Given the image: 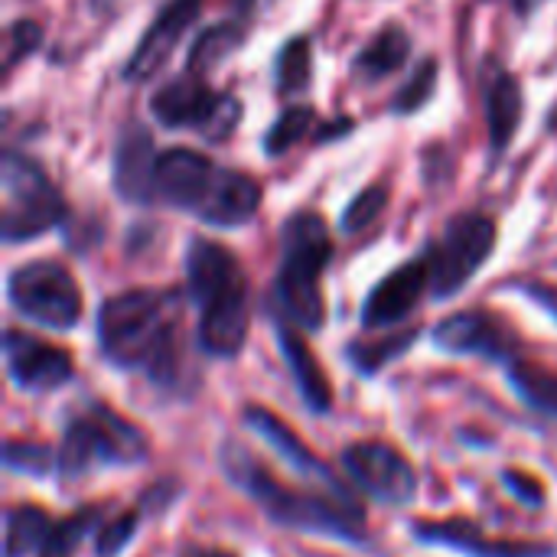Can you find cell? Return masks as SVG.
I'll list each match as a JSON object with an SVG mask.
<instances>
[{"label": "cell", "instance_id": "obj_1", "mask_svg": "<svg viewBox=\"0 0 557 557\" xmlns=\"http://www.w3.org/2000/svg\"><path fill=\"white\" fill-rule=\"evenodd\" d=\"M219 467L225 480L242 490L274 525L317 535V539H333L346 545H362L369 539V522L359 503L346 493L333 490H294L284 486L255 454L238 444V441H222L219 447Z\"/></svg>", "mask_w": 557, "mask_h": 557}, {"label": "cell", "instance_id": "obj_2", "mask_svg": "<svg viewBox=\"0 0 557 557\" xmlns=\"http://www.w3.org/2000/svg\"><path fill=\"white\" fill-rule=\"evenodd\" d=\"M176 294L170 290H124L98 310L101 356L124 372H140L153 385L170 388L180 382L176 343Z\"/></svg>", "mask_w": 557, "mask_h": 557}, {"label": "cell", "instance_id": "obj_3", "mask_svg": "<svg viewBox=\"0 0 557 557\" xmlns=\"http://www.w3.org/2000/svg\"><path fill=\"white\" fill-rule=\"evenodd\" d=\"M186 287L199 307V346L212 359H235L248 339V281L238 258L209 238L186 251Z\"/></svg>", "mask_w": 557, "mask_h": 557}, {"label": "cell", "instance_id": "obj_4", "mask_svg": "<svg viewBox=\"0 0 557 557\" xmlns=\"http://www.w3.org/2000/svg\"><path fill=\"white\" fill-rule=\"evenodd\" d=\"M333 255L330 228L317 212H297L284 225V258L274 281L277 304L290 323L307 333H317L326 323L323 300V271Z\"/></svg>", "mask_w": 557, "mask_h": 557}, {"label": "cell", "instance_id": "obj_5", "mask_svg": "<svg viewBox=\"0 0 557 557\" xmlns=\"http://www.w3.org/2000/svg\"><path fill=\"white\" fill-rule=\"evenodd\" d=\"M55 454V476L62 483H78L101 467H140L150 454V444L137 424H131L108 405L91 401L65 424Z\"/></svg>", "mask_w": 557, "mask_h": 557}, {"label": "cell", "instance_id": "obj_6", "mask_svg": "<svg viewBox=\"0 0 557 557\" xmlns=\"http://www.w3.org/2000/svg\"><path fill=\"white\" fill-rule=\"evenodd\" d=\"M3 242H29L49 232L65 215V199L49 183L39 163L20 153L3 157Z\"/></svg>", "mask_w": 557, "mask_h": 557}, {"label": "cell", "instance_id": "obj_7", "mask_svg": "<svg viewBox=\"0 0 557 557\" xmlns=\"http://www.w3.org/2000/svg\"><path fill=\"white\" fill-rule=\"evenodd\" d=\"M10 307L46 330H72L82 317V290L55 261H26L7 277Z\"/></svg>", "mask_w": 557, "mask_h": 557}, {"label": "cell", "instance_id": "obj_8", "mask_svg": "<svg viewBox=\"0 0 557 557\" xmlns=\"http://www.w3.org/2000/svg\"><path fill=\"white\" fill-rule=\"evenodd\" d=\"M493 248H496V225H493V219H486L480 212L457 215L447 225L444 242L434 251H428V261H431V294L437 300H447V297L460 294L467 287V281H473L476 271L486 264Z\"/></svg>", "mask_w": 557, "mask_h": 557}, {"label": "cell", "instance_id": "obj_9", "mask_svg": "<svg viewBox=\"0 0 557 557\" xmlns=\"http://www.w3.org/2000/svg\"><path fill=\"white\" fill-rule=\"evenodd\" d=\"M150 111L163 127H196L199 134L222 140L242 117V104L232 95L212 91L199 75L173 78L153 91Z\"/></svg>", "mask_w": 557, "mask_h": 557}, {"label": "cell", "instance_id": "obj_10", "mask_svg": "<svg viewBox=\"0 0 557 557\" xmlns=\"http://www.w3.org/2000/svg\"><path fill=\"white\" fill-rule=\"evenodd\" d=\"M349 480L382 506H408L418 496V473L405 454L379 441H359L343 450Z\"/></svg>", "mask_w": 557, "mask_h": 557}, {"label": "cell", "instance_id": "obj_11", "mask_svg": "<svg viewBox=\"0 0 557 557\" xmlns=\"http://www.w3.org/2000/svg\"><path fill=\"white\" fill-rule=\"evenodd\" d=\"M3 362H7V375L20 392L29 395H46L55 392L62 385L72 382L75 366L72 356L52 343H42L29 333L20 330H7L3 333Z\"/></svg>", "mask_w": 557, "mask_h": 557}, {"label": "cell", "instance_id": "obj_12", "mask_svg": "<svg viewBox=\"0 0 557 557\" xmlns=\"http://www.w3.org/2000/svg\"><path fill=\"white\" fill-rule=\"evenodd\" d=\"M411 535L418 545L444 548L463 557H555L557 552L545 542H506L490 539L476 522L470 519H421L411 522Z\"/></svg>", "mask_w": 557, "mask_h": 557}, {"label": "cell", "instance_id": "obj_13", "mask_svg": "<svg viewBox=\"0 0 557 557\" xmlns=\"http://www.w3.org/2000/svg\"><path fill=\"white\" fill-rule=\"evenodd\" d=\"M434 346L450 356H483L493 362H512L519 339L516 333L483 310H463L434 326Z\"/></svg>", "mask_w": 557, "mask_h": 557}, {"label": "cell", "instance_id": "obj_14", "mask_svg": "<svg viewBox=\"0 0 557 557\" xmlns=\"http://www.w3.org/2000/svg\"><path fill=\"white\" fill-rule=\"evenodd\" d=\"M215 173H219V166H212L209 157L186 150V147H170V150L157 153V163H153L157 199H163L176 209L199 212L212 189Z\"/></svg>", "mask_w": 557, "mask_h": 557}, {"label": "cell", "instance_id": "obj_15", "mask_svg": "<svg viewBox=\"0 0 557 557\" xmlns=\"http://www.w3.org/2000/svg\"><path fill=\"white\" fill-rule=\"evenodd\" d=\"M428 287H431V261H428V255L395 268L366 297V304H362V326L385 330V326L401 323L418 307V300L424 297Z\"/></svg>", "mask_w": 557, "mask_h": 557}, {"label": "cell", "instance_id": "obj_16", "mask_svg": "<svg viewBox=\"0 0 557 557\" xmlns=\"http://www.w3.org/2000/svg\"><path fill=\"white\" fill-rule=\"evenodd\" d=\"M245 424L287 463V467H294L300 476H307L313 486H320V490H333V493H343L346 486L339 483V476L300 441V434L297 431H290L274 411H268V408H261V405H248L245 408Z\"/></svg>", "mask_w": 557, "mask_h": 557}, {"label": "cell", "instance_id": "obj_17", "mask_svg": "<svg viewBox=\"0 0 557 557\" xmlns=\"http://www.w3.org/2000/svg\"><path fill=\"white\" fill-rule=\"evenodd\" d=\"M199 10H202V0H170L153 16V23L147 26V33L140 36L137 49L131 52V62H127L124 75L134 78V82L150 78L170 59V52L176 49L180 36L196 23Z\"/></svg>", "mask_w": 557, "mask_h": 557}, {"label": "cell", "instance_id": "obj_18", "mask_svg": "<svg viewBox=\"0 0 557 557\" xmlns=\"http://www.w3.org/2000/svg\"><path fill=\"white\" fill-rule=\"evenodd\" d=\"M261 206V186L248 176V173H235V170H219L212 180V189L202 202V209L196 212L202 222L219 225V228H235L255 219Z\"/></svg>", "mask_w": 557, "mask_h": 557}, {"label": "cell", "instance_id": "obj_19", "mask_svg": "<svg viewBox=\"0 0 557 557\" xmlns=\"http://www.w3.org/2000/svg\"><path fill=\"white\" fill-rule=\"evenodd\" d=\"M153 144L140 127L124 131L117 150H114V186L127 202L150 206L157 202V186H153Z\"/></svg>", "mask_w": 557, "mask_h": 557}, {"label": "cell", "instance_id": "obj_20", "mask_svg": "<svg viewBox=\"0 0 557 557\" xmlns=\"http://www.w3.org/2000/svg\"><path fill=\"white\" fill-rule=\"evenodd\" d=\"M277 343H281L284 362H287V369L294 375V385H297L304 405L313 414H326L330 405H333V388H330V379H326L323 366L310 352V346L294 330H287V323H277Z\"/></svg>", "mask_w": 557, "mask_h": 557}, {"label": "cell", "instance_id": "obj_21", "mask_svg": "<svg viewBox=\"0 0 557 557\" xmlns=\"http://www.w3.org/2000/svg\"><path fill=\"white\" fill-rule=\"evenodd\" d=\"M486 121H490L493 150H506L522 121V91L506 69H496L486 78Z\"/></svg>", "mask_w": 557, "mask_h": 557}, {"label": "cell", "instance_id": "obj_22", "mask_svg": "<svg viewBox=\"0 0 557 557\" xmlns=\"http://www.w3.org/2000/svg\"><path fill=\"white\" fill-rule=\"evenodd\" d=\"M408 52H411L408 33H405L401 26L388 23V26L379 29V33L362 46V52L356 55V72H359L362 78H369V82H379V78L398 72V69L405 65Z\"/></svg>", "mask_w": 557, "mask_h": 557}, {"label": "cell", "instance_id": "obj_23", "mask_svg": "<svg viewBox=\"0 0 557 557\" xmlns=\"http://www.w3.org/2000/svg\"><path fill=\"white\" fill-rule=\"evenodd\" d=\"M506 375L512 392L539 414H548L557 421V372L545 369L539 362H525V359H512L506 362Z\"/></svg>", "mask_w": 557, "mask_h": 557}, {"label": "cell", "instance_id": "obj_24", "mask_svg": "<svg viewBox=\"0 0 557 557\" xmlns=\"http://www.w3.org/2000/svg\"><path fill=\"white\" fill-rule=\"evenodd\" d=\"M52 519L39 506H13L3 516V557H26L39 552L52 532Z\"/></svg>", "mask_w": 557, "mask_h": 557}, {"label": "cell", "instance_id": "obj_25", "mask_svg": "<svg viewBox=\"0 0 557 557\" xmlns=\"http://www.w3.org/2000/svg\"><path fill=\"white\" fill-rule=\"evenodd\" d=\"M238 39H242V33H238L235 23H215V26H209V29L193 42V49H189V55H186V72H189V75H206V72H212L215 65H222V62L228 59V52L238 46Z\"/></svg>", "mask_w": 557, "mask_h": 557}, {"label": "cell", "instance_id": "obj_26", "mask_svg": "<svg viewBox=\"0 0 557 557\" xmlns=\"http://www.w3.org/2000/svg\"><path fill=\"white\" fill-rule=\"evenodd\" d=\"M98 522H101L98 506H88V509H82V512L55 522L52 532H49V539H46V545L39 548V557H72L75 548L85 542V535L98 532Z\"/></svg>", "mask_w": 557, "mask_h": 557}, {"label": "cell", "instance_id": "obj_27", "mask_svg": "<svg viewBox=\"0 0 557 557\" xmlns=\"http://www.w3.org/2000/svg\"><path fill=\"white\" fill-rule=\"evenodd\" d=\"M3 467L33 480H46L59 467V454L36 441H7L3 447Z\"/></svg>", "mask_w": 557, "mask_h": 557}, {"label": "cell", "instance_id": "obj_28", "mask_svg": "<svg viewBox=\"0 0 557 557\" xmlns=\"http://www.w3.org/2000/svg\"><path fill=\"white\" fill-rule=\"evenodd\" d=\"M313 131V111L310 108H287L268 131L264 137V153L268 157H281L287 150H294L307 134Z\"/></svg>", "mask_w": 557, "mask_h": 557}, {"label": "cell", "instance_id": "obj_29", "mask_svg": "<svg viewBox=\"0 0 557 557\" xmlns=\"http://www.w3.org/2000/svg\"><path fill=\"white\" fill-rule=\"evenodd\" d=\"M414 339H418V333L408 330V333L392 336V339H382V343H352L349 346V362L356 366L359 375H375L382 366H388L392 359H398Z\"/></svg>", "mask_w": 557, "mask_h": 557}, {"label": "cell", "instance_id": "obj_30", "mask_svg": "<svg viewBox=\"0 0 557 557\" xmlns=\"http://www.w3.org/2000/svg\"><path fill=\"white\" fill-rule=\"evenodd\" d=\"M434 88H437V62H434V59H424V62L411 72V78L395 91L392 111H395V114H414V111H421V108L431 101Z\"/></svg>", "mask_w": 557, "mask_h": 557}, {"label": "cell", "instance_id": "obj_31", "mask_svg": "<svg viewBox=\"0 0 557 557\" xmlns=\"http://www.w3.org/2000/svg\"><path fill=\"white\" fill-rule=\"evenodd\" d=\"M307 85H310V46L304 36H297L277 55V88L304 91Z\"/></svg>", "mask_w": 557, "mask_h": 557}, {"label": "cell", "instance_id": "obj_32", "mask_svg": "<svg viewBox=\"0 0 557 557\" xmlns=\"http://www.w3.org/2000/svg\"><path fill=\"white\" fill-rule=\"evenodd\" d=\"M385 206H388V189H385V186H369V189H362V193L346 206V212H343V222H339L343 235H356V232H366L369 225H375L379 215L385 212Z\"/></svg>", "mask_w": 557, "mask_h": 557}, {"label": "cell", "instance_id": "obj_33", "mask_svg": "<svg viewBox=\"0 0 557 557\" xmlns=\"http://www.w3.org/2000/svg\"><path fill=\"white\" fill-rule=\"evenodd\" d=\"M137 525H140V512H137V509H134V512H121V516L101 522L98 532H95V557L121 555V552L131 545Z\"/></svg>", "mask_w": 557, "mask_h": 557}, {"label": "cell", "instance_id": "obj_34", "mask_svg": "<svg viewBox=\"0 0 557 557\" xmlns=\"http://www.w3.org/2000/svg\"><path fill=\"white\" fill-rule=\"evenodd\" d=\"M42 42V29L33 20H16L10 26V46H7V69H13L20 59H26Z\"/></svg>", "mask_w": 557, "mask_h": 557}, {"label": "cell", "instance_id": "obj_35", "mask_svg": "<svg viewBox=\"0 0 557 557\" xmlns=\"http://www.w3.org/2000/svg\"><path fill=\"white\" fill-rule=\"evenodd\" d=\"M503 486H506L516 499H522L525 506H532V509H539V506L545 503V490H542L532 476H522V473H516V470H503Z\"/></svg>", "mask_w": 557, "mask_h": 557}, {"label": "cell", "instance_id": "obj_36", "mask_svg": "<svg viewBox=\"0 0 557 557\" xmlns=\"http://www.w3.org/2000/svg\"><path fill=\"white\" fill-rule=\"evenodd\" d=\"M525 294H529L539 307H545V310L557 320V287H552V284H529Z\"/></svg>", "mask_w": 557, "mask_h": 557}, {"label": "cell", "instance_id": "obj_37", "mask_svg": "<svg viewBox=\"0 0 557 557\" xmlns=\"http://www.w3.org/2000/svg\"><path fill=\"white\" fill-rule=\"evenodd\" d=\"M180 557H238L232 552H222V548H206V545H186Z\"/></svg>", "mask_w": 557, "mask_h": 557}, {"label": "cell", "instance_id": "obj_38", "mask_svg": "<svg viewBox=\"0 0 557 557\" xmlns=\"http://www.w3.org/2000/svg\"><path fill=\"white\" fill-rule=\"evenodd\" d=\"M352 127V121H339V124H326V134H320V140H330V137H339Z\"/></svg>", "mask_w": 557, "mask_h": 557}, {"label": "cell", "instance_id": "obj_39", "mask_svg": "<svg viewBox=\"0 0 557 557\" xmlns=\"http://www.w3.org/2000/svg\"><path fill=\"white\" fill-rule=\"evenodd\" d=\"M532 3H535V0H516V10H519V13H529Z\"/></svg>", "mask_w": 557, "mask_h": 557}, {"label": "cell", "instance_id": "obj_40", "mask_svg": "<svg viewBox=\"0 0 557 557\" xmlns=\"http://www.w3.org/2000/svg\"><path fill=\"white\" fill-rule=\"evenodd\" d=\"M238 3H242V7H248V3H251V0H238Z\"/></svg>", "mask_w": 557, "mask_h": 557}]
</instances>
